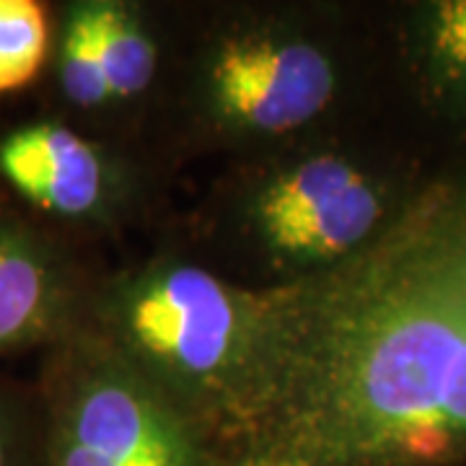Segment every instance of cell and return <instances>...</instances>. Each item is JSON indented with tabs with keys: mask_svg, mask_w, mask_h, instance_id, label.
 Masks as SVG:
<instances>
[{
	"mask_svg": "<svg viewBox=\"0 0 466 466\" xmlns=\"http://www.w3.org/2000/svg\"><path fill=\"white\" fill-rule=\"evenodd\" d=\"M407 52L431 101L466 119V0H433L412 8Z\"/></svg>",
	"mask_w": 466,
	"mask_h": 466,
	"instance_id": "8",
	"label": "cell"
},
{
	"mask_svg": "<svg viewBox=\"0 0 466 466\" xmlns=\"http://www.w3.org/2000/svg\"><path fill=\"white\" fill-rule=\"evenodd\" d=\"M88 18L101 70L112 99L140 96L156 78L158 50L133 8L112 0H88Z\"/></svg>",
	"mask_w": 466,
	"mask_h": 466,
	"instance_id": "9",
	"label": "cell"
},
{
	"mask_svg": "<svg viewBox=\"0 0 466 466\" xmlns=\"http://www.w3.org/2000/svg\"><path fill=\"white\" fill-rule=\"evenodd\" d=\"M329 50L306 34L257 26L216 42L202 63V106L220 130L283 137L311 125L337 96Z\"/></svg>",
	"mask_w": 466,
	"mask_h": 466,
	"instance_id": "5",
	"label": "cell"
},
{
	"mask_svg": "<svg viewBox=\"0 0 466 466\" xmlns=\"http://www.w3.org/2000/svg\"><path fill=\"white\" fill-rule=\"evenodd\" d=\"M262 317L265 293L161 257L104 288L94 337L195 422H228L249 381Z\"/></svg>",
	"mask_w": 466,
	"mask_h": 466,
	"instance_id": "2",
	"label": "cell"
},
{
	"mask_svg": "<svg viewBox=\"0 0 466 466\" xmlns=\"http://www.w3.org/2000/svg\"><path fill=\"white\" fill-rule=\"evenodd\" d=\"M400 202L370 168L319 150L265 174L251 187L244 218L259 251L299 280L363 249Z\"/></svg>",
	"mask_w": 466,
	"mask_h": 466,
	"instance_id": "4",
	"label": "cell"
},
{
	"mask_svg": "<svg viewBox=\"0 0 466 466\" xmlns=\"http://www.w3.org/2000/svg\"><path fill=\"white\" fill-rule=\"evenodd\" d=\"M52 370L47 466H208L198 422L94 334Z\"/></svg>",
	"mask_w": 466,
	"mask_h": 466,
	"instance_id": "3",
	"label": "cell"
},
{
	"mask_svg": "<svg viewBox=\"0 0 466 466\" xmlns=\"http://www.w3.org/2000/svg\"><path fill=\"white\" fill-rule=\"evenodd\" d=\"M18 443V425L8 404L0 401V466H14Z\"/></svg>",
	"mask_w": 466,
	"mask_h": 466,
	"instance_id": "12",
	"label": "cell"
},
{
	"mask_svg": "<svg viewBox=\"0 0 466 466\" xmlns=\"http://www.w3.org/2000/svg\"><path fill=\"white\" fill-rule=\"evenodd\" d=\"M228 425L254 466L466 459V167L401 198L350 259L267 290Z\"/></svg>",
	"mask_w": 466,
	"mask_h": 466,
	"instance_id": "1",
	"label": "cell"
},
{
	"mask_svg": "<svg viewBox=\"0 0 466 466\" xmlns=\"http://www.w3.org/2000/svg\"><path fill=\"white\" fill-rule=\"evenodd\" d=\"M0 177L32 208L67 223L106 218L119 198L112 158L60 122H34L5 135Z\"/></svg>",
	"mask_w": 466,
	"mask_h": 466,
	"instance_id": "6",
	"label": "cell"
},
{
	"mask_svg": "<svg viewBox=\"0 0 466 466\" xmlns=\"http://www.w3.org/2000/svg\"><path fill=\"white\" fill-rule=\"evenodd\" d=\"M57 76L66 99L81 109H96L112 101L86 3H76L66 11L60 55H57Z\"/></svg>",
	"mask_w": 466,
	"mask_h": 466,
	"instance_id": "11",
	"label": "cell"
},
{
	"mask_svg": "<svg viewBox=\"0 0 466 466\" xmlns=\"http://www.w3.org/2000/svg\"><path fill=\"white\" fill-rule=\"evenodd\" d=\"M50 55V18L34 0H0V94L32 84Z\"/></svg>",
	"mask_w": 466,
	"mask_h": 466,
	"instance_id": "10",
	"label": "cell"
},
{
	"mask_svg": "<svg viewBox=\"0 0 466 466\" xmlns=\"http://www.w3.org/2000/svg\"><path fill=\"white\" fill-rule=\"evenodd\" d=\"M81 285L50 236L0 210V355L63 342L78 327Z\"/></svg>",
	"mask_w": 466,
	"mask_h": 466,
	"instance_id": "7",
	"label": "cell"
}]
</instances>
